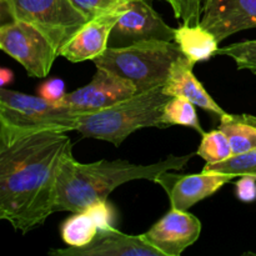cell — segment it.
Returning <instances> with one entry per match:
<instances>
[{
	"label": "cell",
	"mask_w": 256,
	"mask_h": 256,
	"mask_svg": "<svg viewBox=\"0 0 256 256\" xmlns=\"http://www.w3.org/2000/svg\"><path fill=\"white\" fill-rule=\"evenodd\" d=\"M72 152L64 132H38L0 140V219L26 234L54 214L56 184Z\"/></svg>",
	"instance_id": "obj_1"
},
{
	"label": "cell",
	"mask_w": 256,
	"mask_h": 256,
	"mask_svg": "<svg viewBox=\"0 0 256 256\" xmlns=\"http://www.w3.org/2000/svg\"><path fill=\"white\" fill-rule=\"evenodd\" d=\"M196 152L175 156L170 155L162 162L149 165L132 164L126 160H99L79 162L68 155L60 168L56 184L54 212H78L92 202L108 200V196L120 185L132 180H152L170 170H182Z\"/></svg>",
	"instance_id": "obj_2"
},
{
	"label": "cell",
	"mask_w": 256,
	"mask_h": 256,
	"mask_svg": "<svg viewBox=\"0 0 256 256\" xmlns=\"http://www.w3.org/2000/svg\"><path fill=\"white\" fill-rule=\"evenodd\" d=\"M170 98L162 86L136 92L106 109L82 114L76 132L84 138L104 140L119 148L136 130L162 128V112Z\"/></svg>",
	"instance_id": "obj_3"
},
{
	"label": "cell",
	"mask_w": 256,
	"mask_h": 256,
	"mask_svg": "<svg viewBox=\"0 0 256 256\" xmlns=\"http://www.w3.org/2000/svg\"><path fill=\"white\" fill-rule=\"evenodd\" d=\"M180 55L182 54L175 42L146 40L129 46L108 48L92 62L96 68L132 82L138 92H142L162 86Z\"/></svg>",
	"instance_id": "obj_4"
},
{
	"label": "cell",
	"mask_w": 256,
	"mask_h": 256,
	"mask_svg": "<svg viewBox=\"0 0 256 256\" xmlns=\"http://www.w3.org/2000/svg\"><path fill=\"white\" fill-rule=\"evenodd\" d=\"M79 112L42 96L0 88V140L38 132H72L79 124Z\"/></svg>",
	"instance_id": "obj_5"
},
{
	"label": "cell",
	"mask_w": 256,
	"mask_h": 256,
	"mask_svg": "<svg viewBox=\"0 0 256 256\" xmlns=\"http://www.w3.org/2000/svg\"><path fill=\"white\" fill-rule=\"evenodd\" d=\"M0 16L2 24L20 20L34 25L58 54L88 22L72 0H0Z\"/></svg>",
	"instance_id": "obj_6"
},
{
	"label": "cell",
	"mask_w": 256,
	"mask_h": 256,
	"mask_svg": "<svg viewBox=\"0 0 256 256\" xmlns=\"http://www.w3.org/2000/svg\"><path fill=\"white\" fill-rule=\"evenodd\" d=\"M0 48L20 62L32 78L48 76L59 56L49 39L38 28L20 20L0 24Z\"/></svg>",
	"instance_id": "obj_7"
},
{
	"label": "cell",
	"mask_w": 256,
	"mask_h": 256,
	"mask_svg": "<svg viewBox=\"0 0 256 256\" xmlns=\"http://www.w3.org/2000/svg\"><path fill=\"white\" fill-rule=\"evenodd\" d=\"M175 29L162 20L146 0H129L109 38V48H122L146 40L174 42Z\"/></svg>",
	"instance_id": "obj_8"
},
{
	"label": "cell",
	"mask_w": 256,
	"mask_h": 256,
	"mask_svg": "<svg viewBox=\"0 0 256 256\" xmlns=\"http://www.w3.org/2000/svg\"><path fill=\"white\" fill-rule=\"evenodd\" d=\"M136 92V88L132 82L109 70L96 68V72L89 84L68 92L59 104L79 114H86L106 109Z\"/></svg>",
	"instance_id": "obj_9"
},
{
	"label": "cell",
	"mask_w": 256,
	"mask_h": 256,
	"mask_svg": "<svg viewBox=\"0 0 256 256\" xmlns=\"http://www.w3.org/2000/svg\"><path fill=\"white\" fill-rule=\"evenodd\" d=\"M200 234L202 222L194 214L172 208L142 236L164 256H180L198 242Z\"/></svg>",
	"instance_id": "obj_10"
},
{
	"label": "cell",
	"mask_w": 256,
	"mask_h": 256,
	"mask_svg": "<svg viewBox=\"0 0 256 256\" xmlns=\"http://www.w3.org/2000/svg\"><path fill=\"white\" fill-rule=\"evenodd\" d=\"M232 179H235L234 175L215 172L190 175H175L165 172L154 182H159L168 192L172 209L189 210L199 202L214 195Z\"/></svg>",
	"instance_id": "obj_11"
},
{
	"label": "cell",
	"mask_w": 256,
	"mask_h": 256,
	"mask_svg": "<svg viewBox=\"0 0 256 256\" xmlns=\"http://www.w3.org/2000/svg\"><path fill=\"white\" fill-rule=\"evenodd\" d=\"M200 25L222 42L228 36L256 28V0H205Z\"/></svg>",
	"instance_id": "obj_12"
},
{
	"label": "cell",
	"mask_w": 256,
	"mask_h": 256,
	"mask_svg": "<svg viewBox=\"0 0 256 256\" xmlns=\"http://www.w3.org/2000/svg\"><path fill=\"white\" fill-rule=\"evenodd\" d=\"M128 4L114 12H105L90 19L84 26L62 48L59 56L65 58L72 62H80L85 60H94L109 48V38L112 30Z\"/></svg>",
	"instance_id": "obj_13"
},
{
	"label": "cell",
	"mask_w": 256,
	"mask_h": 256,
	"mask_svg": "<svg viewBox=\"0 0 256 256\" xmlns=\"http://www.w3.org/2000/svg\"><path fill=\"white\" fill-rule=\"evenodd\" d=\"M52 256H164L142 235H128L115 228L99 230L95 239L82 248L52 249Z\"/></svg>",
	"instance_id": "obj_14"
},
{
	"label": "cell",
	"mask_w": 256,
	"mask_h": 256,
	"mask_svg": "<svg viewBox=\"0 0 256 256\" xmlns=\"http://www.w3.org/2000/svg\"><path fill=\"white\" fill-rule=\"evenodd\" d=\"M192 65L189 60L180 55L172 64L166 82L162 85V92L169 96H184L196 106L215 116H222L225 114L220 105L210 96L202 82L192 72Z\"/></svg>",
	"instance_id": "obj_15"
},
{
	"label": "cell",
	"mask_w": 256,
	"mask_h": 256,
	"mask_svg": "<svg viewBox=\"0 0 256 256\" xmlns=\"http://www.w3.org/2000/svg\"><path fill=\"white\" fill-rule=\"evenodd\" d=\"M174 42L192 66L214 56L219 49V42L215 35L200 24L180 25L175 29Z\"/></svg>",
	"instance_id": "obj_16"
},
{
	"label": "cell",
	"mask_w": 256,
	"mask_h": 256,
	"mask_svg": "<svg viewBox=\"0 0 256 256\" xmlns=\"http://www.w3.org/2000/svg\"><path fill=\"white\" fill-rule=\"evenodd\" d=\"M219 129L224 132L232 155L256 149V116L249 114H228L220 118Z\"/></svg>",
	"instance_id": "obj_17"
},
{
	"label": "cell",
	"mask_w": 256,
	"mask_h": 256,
	"mask_svg": "<svg viewBox=\"0 0 256 256\" xmlns=\"http://www.w3.org/2000/svg\"><path fill=\"white\" fill-rule=\"evenodd\" d=\"M100 226L89 209L72 212L60 226L62 239L68 246L82 248L95 239Z\"/></svg>",
	"instance_id": "obj_18"
},
{
	"label": "cell",
	"mask_w": 256,
	"mask_h": 256,
	"mask_svg": "<svg viewBox=\"0 0 256 256\" xmlns=\"http://www.w3.org/2000/svg\"><path fill=\"white\" fill-rule=\"evenodd\" d=\"M196 105L188 100L184 96H172L166 102L162 112V126H172V125H179V126L192 128L198 132L202 134V124L198 118Z\"/></svg>",
	"instance_id": "obj_19"
},
{
	"label": "cell",
	"mask_w": 256,
	"mask_h": 256,
	"mask_svg": "<svg viewBox=\"0 0 256 256\" xmlns=\"http://www.w3.org/2000/svg\"><path fill=\"white\" fill-rule=\"evenodd\" d=\"M202 139L195 152L206 162H219L232 156V149L226 135L220 129L202 132Z\"/></svg>",
	"instance_id": "obj_20"
},
{
	"label": "cell",
	"mask_w": 256,
	"mask_h": 256,
	"mask_svg": "<svg viewBox=\"0 0 256 256\" xmlns=\"http://www.w3.org/2000/svg\"><path fill=\"white\" fill-rule=\"evenodd\" d=\"M215 55L232 58L238 69L249 70L252 74H256V40H244L219 48Z\"/></svg>",
	"instance_id": "obj_21"
},
{
	"label": "cell",
	"mask_w": 256,
	"mask_h": 256,
	"mask_svg": "<svg viewBox=\"0 0 256 256\" xmlns=\"http://www.w3.org/2000/svg\"><path fill=\"white\" fill-rule=\"evenodd\" d=\"M72 2L88 20H90L124 6L129 0H72Z\"/></svg>",
	"instance_id": "obj_22"
},
{
	"label": "cell",
	"mask_w": 256,
	"mask_h": 256,
	"mask_svg": "<svg viewBox=\"0 0 256 256\" xmlns=\"http://www.w3.org/2000/svg\"><path fill=\"white\" fill-rule=\"evenodd\" d=\"M205 0H170V6L174 10L175 18L182 24L198 25L202 19Z\"/></svg>",
	"instance_id": "obj_23"
},
{
	"label": "cell",
	"mask_w": 256,
	"mask_h": 256,
	"mask_svg": "<svg viewBox=\"0 0 256 256\" xmlns=\"http://www.w3.org/2000/svg\"><path fill=\"white\" fill-rule=\"evenodd\" d=\"M39 95L49 102H62V98L66 95L65 92V84L60 79H49L42 82L39 88Z\"/></svg>",
	"instance_id": "obj_24"
},
{
	"label": "cell",
	"mask_w": 256,
	"mask_h": 256,
	"mask_svg": "<svg viewBox=\"0 0 256 256\" xmlns=\"http://www.w3.org/2000/svg\"><path fill=\"white\" fill-rule=\"evenodd\" d=\"M235 194L240 202H252L256 200V178L244 175L235 182Z\"/></svg>",
	"instance_id": "obj_25"
},
{
	"label": "cell",
	"mask_w": 256,
	"mask_h": 256,
	"mask_svg": "<svg viewBox=\"0 0 256 256\" xmlns=\"http://www.w3.org/2000/svg\"><path fill=\"white\" fill-rule=\"evenodd\" d=\"M12 80H14V74H12V70L2 68L0 69V86L6 88V85L12 84Z\"/></svg>",
	"instance_id": "obj_26"
},
{
	"label": "cell",
	"mask_w": 256,
	"mask_h": 256,
	"mask_svg": "<svg viewBox=\"0 0 256 256\" xmlns=\"http://www.w3.org/2000/svg\"><path fill=\"white\" fill-rule=\"evenodd\" d=\"M162 2H170V0H162Z\"/></svg>",
	"instance_id": "obj_27"
}]
</instances>
